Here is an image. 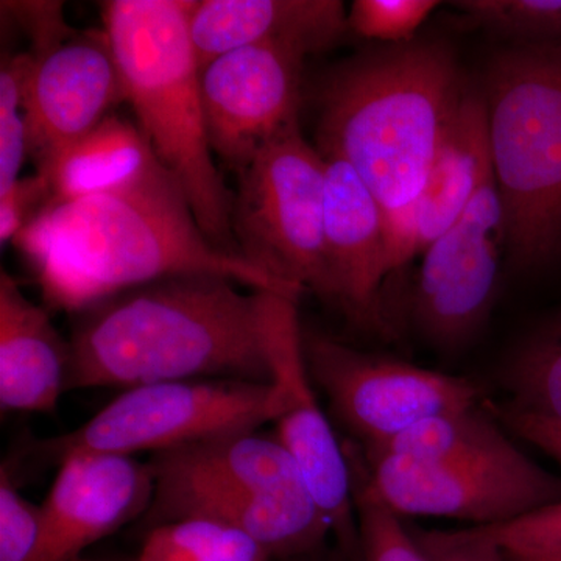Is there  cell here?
Instances as JSON below:
<instances>
[{
  "label": "cell",
  "mask_w": 561,
  "mask_h": 561,
  "mask_svg": "<svg viewBox=\"0 0 561 561\" xmlns=\"http://www.w3.org/2000/svg\"><path fill=\"white\" fill-rule=\"evenodd\" d=\"M47 305L79 313L95 302L180 275L225 276L251 290L297 301L301 291L203 232L186 192L160 161L142 179L69 202H50L13 241Z\"/></svg>",
  "instance_id": "1"
},
{
  "label": "cell",
  "mask_w": 561,
  "mask_h": 561,
  "mask_svg": "<svg viewBox=\"0 0 561 561\" xmlns=\"http://www.w3.org/2000/svg\"><path fill=\"white\" fill-rule=\"evenodd\" d=\"M239 286L225 276H171L76 313L69 390L191 379L272 383L264 291Z\"/></svg>",
  "instance_id": "2"
},
{
  "label": "cell",
  "mask_w": 561,
  "mask_h": 561,
  "mask_svg": "<svg viewBox=\"0 0 561 561\" xmlns=\"http://www.w3.org/2000/svg\"><path fill=\"white\" fill-rule=\"evenodd\" d=\"M468 90L440 43L413 39L356 55L321 81L317 150L351 165L383 213L408 208Z\"/></svg>",
  "instance_id": "3"
},
{
  "label": "cell",
  "mask_w": 561,
  "mask_h": 561,
  "mask_svg": "<svg viewBox=\"0 0 561 561\" xmlns=\"http://www.w3.org/2000/svg\"><path fill=\"white\" fill-rule=\"evenodd\" d=\"M194 2L111 0L103 5V31L154 157L179 180L209 241L242 257L231 227L234 194L214 161L206 128L202 69L190 33Z\"/></svg>",
  "instance_id": "4"
},
{
  "label": "cell",
  "mask_w": 561,
  "mask_h": 561,
  "mask_svg": "<svg viewBox=\"0 0 561 561\" xmlns=\"http://www.w3.org/2000/svg\"><path fill=\"white\" fill-rule=\"evenodd\" d=\"M491 168L516 271L561 261V39L515 44L486 70Z\"/></svg>",
  "instance_id": "5"
},
{
  "label": "cell",
  "mask_w": 561,
  "mask_h": 561,
  "mask_svg": "<svg viewBox=\"0 0 561 561\" xmlns=\"http://www.w3.org/2000/svg\"><path fill=\"white\" fill-rule=\"evenodd\" d=\"M275 383L191 379L131 387L68 434L24 443L16 459L60 465L72 454H161L275 423Z\"/></svg>",
  "instance_id": "6"
},
{
  "label": "cell",
  "mask_w": 561,
  "mask_h": 561,
  "mask_svg": "<svg viewBox=\"0 0 561 561\" xmlns=\"http://www.w3.org/2000/svg\"><path fill=\"white\" fill-rule=\"evenodd\" d=\"M231 227L242 260L330 301L324 257V160L287 128L238 175Z\"/></svg>",
  "instance_id": "7"
},
{
  "label": "cell",
  "mask_w": 561,
  "mask_h": 561,
  "mask_svg": "<svg viewBox=\"0 0 561 561\" xmlns=\"http://www.w3.org/2000/svg\"><path fill=\"white\" fill-rule=\"evenodd\" d=\"M313 386L362 448H382L423 421L478 405L481 391L467 378L427 370L302 331Z\"/></svg>",
  "instance_id": "8"
},
{
  "label": "cell",
  "mask_w": 561,
  "mask_h": 561,
  "mask_svg": "<svg viewBox=\"0 0 561 561\" xmlns=\"http://www.w3.org/2000/svg\"><path fill=\"white\" fill-rule=\"evenodd\" d=\"M264 339L272 382L279 394L275 437L290 454L330 524L335 549L348 561H360L350 463L309 375L297 301L264 291Z\"/></svg>",
  "instance_id": "9"
},
{
  "label": "cell",
  "mask_w": 561,
  "mask_h": 561,
  "mask_svg": "<svg viewBox=\"0 0 561 561\" xmlns=\"http://www.w3.org/2000/svg\"><path fill=\"white\" fill-rule=\"evenodd\" d=\"M375 493L402 516L500 526L561 502V478L537 461L432 463L359 445Z\"/></svg>",
  "instance_id": "10"
},
{
  "label": "cell",
  "mask_w": 561,
  "mask_h": 561,
  "mask_svg": "<svg viewBox=\"0 0 561 561\" xmlns=\"http://www.w3.org/2000/svg\"><path fill=\"white\" fill-rule=\"evenodd\" d=\"M305 60L290 47L253 44L202 69L210 149L236 176L272 139L300 124Z\"/></svg>",
  "instance_id": "11"
},
{
  "label": "cell",
  "mask_w": 561,
  "mask_h": 561,
  "mask_svg": "<svg viewBox=\"0 0 561 561\" xmlns=\"http://www.w3.org/2000/svg\"><path fill=\"white\" fill-rule=\"evenodd\" d=\"M504 210L493 168L459 220L423 253L415 316L432 342L457 346L489 317L496 291Z\"/></svg>",
  "instance_id": "12"
},
{
  "label": "cell",
  "mask_w": 561,
  "mask_h": 561,
  "mask_svg": "<svg viewBox=\"0 0 561 561\" xmlns=\"http://www.w3.org/2000/svg\"><path fill=\"white\" fill-rule=\"evenodd\" d=\"M154 474L149 461L119 454H72L58 465L43 508L35 561H83L87 549L149 512Z\"/></svg>",
  "instance_id": "13"
},
{
  "label": "cell",
  "mask_w": 561,
  "mask_h": 561,
  "mask_svg": "<svg viewBox=\"0 0 561 561\" xmlns=\"http://www.w3.org/2000/svg\"><path fill=\"white\" fill-rule=\"evenodd\" d=\"M122 102L127 95L108 35L77 32L35 58L25 94L28 154L43 168Z\"/></svg>",
  "instance_id": "14"
},
{
  "label": "cell",
  "mask_w": 561,
  "mask_h": 561,
  "mask_svg": "<svg viewBox=\"0 0 561 561\" xmlns=\"http://www.w3.org/2000/svg\"><path fill=\"white\" fill-rule=\"evenodd\" d=\"M151 467V465H150ZM154 494L144 516L146 530L176 519L227 524L254 538L272 561H290L319 552L331 535L317 511H300L228 483L151 467Z\"/></svg>",
  "instance_id": "15"
},
{
  "label": "cell",
  "mask_w": 561,
  "mask_h": 561,
  "mask_svg": "<svg viewBox=\"0 0 561 561\" xmlns=\"http://www.w3.org/2000/svg\"><path fill=\"white\" fill-rule=\"evenodd\" d=\"M490 171L485 99L482 92L468 90L420 197L408 208L383 213L389 275L423 254L459 220Z\"/></svg>",
  "instance_id": "16"
},
{
  "label": "cell",
  "mask_w": 561,
  "mask_h": 561,
  "mask_svg": "<svg viewBox=\"0 0 561 561\" xmlns=\"http://www.w3.org/2000/svg\"><path fill=\"white\" fill-rule=\"evenodd\" d=\"M324 160V257L330 302L357 324H379L387 271L383 209L345 161Z\"/></svg>",
  "instance_id": "17"
},
{
  "label": "cell",
  "mask_w": 561,
  "mask_h": 561,
  "mask_svg": "<svg viewBox=\"0 0 561 561\" xmlns=\"http://www.w3.org/2000/svg\"><path fill=\"white\" fill-rule=\"evenodd\" d=\"M346 32L348 13L339 0H195L190 18L201 69L253 44H279L309 57L331 49Z\"/></svg>",
  "instance_id": "18"
},
{
  "label": "cell",
  "mask_w": 561,
  "mask_h": 561,
  "mask_svg": "<svg viewBox=\"0 0 561 561\" xmlns=\"http://www.w3.org/2000/svg\"><path fill=\"white\" fill-rule=\"evenodd\" d=\"M70 345L49 312L0 272V409L50 413L69 391Z\"/></svg>",
  "instance_id": "19"
},
{
  "label": "cell",
  "mask_w": 561,
  "mask_h": 561,
  "mask_svg": "<svg viewBox=\"0 0 561 561\" xmlns=\"http://www.w3.org/2000/svg\"><path fill=\"white\" fill-rule=\"evenodd\" d=\"M158 158L139 125L110 114L94 130L38 169L50 180L51 202H69L130 186Z\"/></svg>",
  "instance_id": "20"
},
{
  "label": "cell",
  "mask_w": 561,
  "mask_h": 561,
  "mask_svg": "<svg viewBox=\"0 0 561 561\" xmlns=\"http://www.w3.org/2000/svg\"><path fill=\"white\" fill-rule=\"evenodd\" d=\"M378 449L432 463H504L526 456L507 437L489 402L443 413L402 432Z\"/></svg>",
  "instance_id": "21"
},
{
  "label": "cell",
  "mask_w": 561,
  "mask_h": 561,
  "mask_svg": "<svg viewBox=\"0 0 561 561\" xmlns=\"http://www.w3.org/2000/svg\"><path fill=\"white\" fill-rule=\"evenodd\" d=\"M502 383L508 408L561 421V302L513 346Z\"/></svg>",
  "instance_id": "22"
},
{
  "label": "cell",
  "mask_w": 561,
  "mask_h": 561,
  "mask_svg": "<svg viewBox=\"0 0 561 561\" xmlns=\"http://www.w3.org/2000/svg\"><path fill=\"white\" fill-rule=\"evenodd\" d=\"M146 531L135 561H272L245 531L209 519H176Z\"/></svg>",
  "instance_id": "23"
},
{
  "label": "cell",
  "mask_w": 561,
  "mask_h": 561,
  "mask_svg": "<svg viewBox=\"0 0 561 561\" xmlns=\"http://www.w3.org/2000/svg\"><path fill=\"white\" fill-rule=\"evenodd\" d=\"M343 448L353 481L360 561H430L416 545L408 524L373 490L359 445L343 443Z\"/></svg>",
  "instance_id": "24"
},
{
  "label": "cell",
  "mask_w": 561,
  "mask_h": 561,
  "mask_svg": "<svg viewBox=\"0 0 561 561\" xmlns=\"http://www.w3.org/2000/svg\"><path fill=\"white\" fill-rule=\"evenodd\" d=\"M35 58L28 54L9 55L0 69V192L20 180L28 154L25 94Z\"/></svg>",
  "instance_id": "25"
},
{
  "label": "cell",
  "mask_w": 561,
  "mask_h": 561,
  "mask_svg": "<svg viewBox=\"0 0 561 561\" xmlns=\"http://www.w3.org/2000/svg\"><path fill=\"white\" fill-rule=\"evenodd\" d=\"M454 7L476 24L504 33L518 44L561 39V0H461Z\"/></svg>",
  "instance_id": "26"
},
{
  "label": "cell",
  "mask_w": 561,
  "mask_h": 561,
  "mask_svg": "<svg viewBox=\"0 0 561 561\" xmlns=\"http://www.w3.org/2000/svg\"><path fill=\"white\" fill-rule=\"evenodd\" d=\"M43 530V508L21 493L16 478L3 463L0 468V561H35Z\"/></svg>",
  "instance_id": "27"
},
{
  "label": "cell",
  "mask_w": 561,
  "mask_h": 561,
  "mask_svg": "<svg viewBox=\"0 0 561 561\" xmlns=\"http://www.w3.org/2000/svg\"><path fill=\"white\" fill-rule=\"evenodd\" d=\"M438 5L434 0H356L350 9L348 27L362 38L409 43Z\"/></svg>",
  "instance_id": "28"
},
{
  "label": "cell",
  "mask_w": 561,
  "mask_h": 561,
  "mask_svg": "<svg viewBox=\"0 0 561 561\" xmlns=\"http://www.w3.org/2000/svg\"><path fill=\"white\" fill-rule=\"evenodd\" d=\"M504 552L560 553L561 502L500 526L476 527Z\"/></svg>",
  "instance_id": "29"
},
{
  "label": "cell",
  "mask_w": 561,
  "mask_h": 561,
  "mask_svg": "<svg viewBox=\"0 0 561 561\" xmlns=\"http://www.w3.org/2000/svg\"><path fill=\"white\" fill-rule=\"evenodd\" d=\"M54 198L46 173L24 176L0 192V242L14 241Z\"/></svg>",
  "instance_id": "30"
},
{
  "label": "cell",
  "mask_w": 561,
  "mask_h": 561,
  "mask_svg": "<svg viewBox=\"0 0 561 561\" xmlns=\"http://www.w3.org/2000/svg\"><path fill=\"white\" fill-rule=\"evenodd\" d=\"M430 561H505L504 551L476 527L460 530L411 529Z\"/></svg>",
  "instance_id": "31"
},
{
  "label": "cell",
  "mask_w": 561,
  "mask_h": 561,
  "mask_svg": "<svg viewBox=\"0 0 561 561\" xmlns=\"http://www.w3.org/2000/svg\"><path fill=\"white\" fill-rule=\"evenodd\" d=\"M3 13L21 25L31 38L33 57H41L72 38L79 31L65 21L62 2H2Z\"/></svg>",
  "instance_id": "32"
},
{
  "label": "cell",
  "mask_w": 561,
  "mask_h": 561,
  "mask_svg": "<svg viewBox=\"0 0 561 561\" xmlns=\"http://www.w3.org/2000/svg\"><path fill=\"white\" fill-rule=\"evenodd\" d=\"M491 412L494 413L502 426L507 427L512 434L522 440L529 443L534 448L540 449L546 456L561 467V421L538 415V413L516 411L505 404H491Z\"/></svg>",
  "instance_id": "33"
},
{
  "label": "cell",
  "mask_w": 561,
  "mask_h": 561,
  "mask_svg": "<svg viewBox=\"0 0 561 561\" xmlns=\"http://www.w3.org/2000/svg\"><path fill=\"white\" fill-rule=\"evenodd\" d=\"M505 561H561L560 553H515L504 552Z\"/></svg>",
  "instance_id": "34"
},
{
  "label": "cell",
  "mask_w": 561,
  "mask_h": 561,
  "mask_svg": "<svg viewBox=\"0 0 561 561\" xmlns=\"http://www.w3.org/2000/svg\"><path fill=\"white\" fill-rule=\"evenodd\" d=\"M290 561H348L345 557L342 556L337 549H332V551H328L327 548L321 549L319 552H313L311 556L300 557V559H295Z\"/></svg>",
  "instance_id": "35"
},
{
  "label": "cell",
  "mask_w": 561,
  "mask_h": 561,
  "mask_svg": "<svg viewBox=\"0 0 561 561\" xmlns=\"http://www.w3.org/2000/svg\"><path fill=\"white\" fill-rule=\"evenodd\" d=\"M105 561H135V560H105Z\"/></svg>",
  "instance_id": "36"
}]
</instances>
